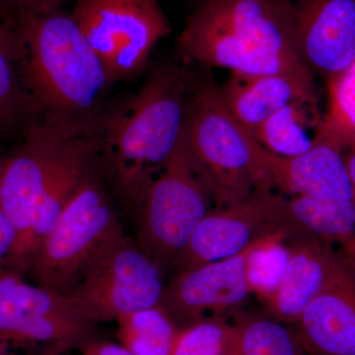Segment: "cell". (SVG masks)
Instances as JSON below:
<instances>
[{"instance_id":"1","label":"cell","mask_w":355,"mask_h":355,"mask_svg":"<svg viewBox=\"0 0 355 355\" xmlns=\"http://www.w3.org/2000/svg\"><path fill=\"white\" fill-rule=\"evenodd\" d=\"M101 171L94 130L35 119L22 142L4 159L0 209L17 232L9 261L28 272L44 238L89 178Z\"/></svg>"},{"instance_id":"2","label":"cell","mask_w":355,"mask_h":355,"mask_svg":"<svg viewBox=\"0 0 355 355\" xmlns=\"http://www.w3.org/2000/svg\"><path fill=\"white\" fill-rule=\"evenodd\" d=\"M190 90L188 71L158 67L137 93L108 105L96 123L100 169L121 205L137 216L182 139Z\"/></svg>"},{"instance_id":"3","label":"cell","mask_w":355,"mask_h":355,"mask_svg":"<svg viewBox=\"0 0 355 355\" xmlns=\"http://www.w3.org/2000/svg\"><path fill=\"white\" fill-rule=\"evenodd\" d=\"M23 46V85L37 119L94 128L113 83L70 14L62 9L15 17Z\"/></svg>"},{"instance_id":"4","label":"cell","mask_w":355,"mask_h":355,"mask_svg":"<svg viewBox=\"0 0 355 355\" xmlns=\"http://www.w3.org/2000/svg\"><path fill=\"white\" fill-rule=\"evenodd\" d=\"M177 51L207 69L314 76L296 55L272 0H202L178 37Z\"/></svg>"},{"instance_id":"5","label":"cell","mask_w":355,"mask_h":355,"mask_svg":"<svg viewBox=\"0 0 355 355\" xmlns=\"http://www.w3.org/2000/svg\"><path fill=\"white\" fill-rule=\"evenodd\" d=\"M183 135L209 178L216 207L257 191H275L263 153L251 132L229 111L211 74H191Z\"/></svg>"},{"instance_id":"6","label":"cell","mask_w":355,"mask_h":355,"mask_svg":"<svg viewBox=\"0 0 355 355\" xmlns=\"http://www.w3.org/2000/svg\"><path fill=\"white\" fill-rule=\"evenodd\" d=\"M212 200L211 182L182 135L164 169L149 186L137 216L135 243L163 277L211 210Z\"/></svg>"},{"instance_id":"7","label":"cell","mask_w":355,"mask_h":355,"mask_svg":"<svg viewBox=\"0 0 355 355\" xmlns=\"http://www.w3.org/2000/svg\"><path fill=\"white\" fill-rule=\"evenodd\" d=\"M121 232L123 228L98 172L65 205L28 272L38 286L67 295L97 250Z\"/></svg>"},{"instance_id":"8","label":"cell","mask_w":355,"mask_h":355,"mask_svg":"<svg viewBox=\"0 0 355 355\" xmlns=\"http://www.w3.org/2000/svg\"><path fill=\"white\" fill-rule=\"evenodd\" d=\"M162 279L155 263L121 232L97 250L65 296L91 323L116 321L159 306Z\"/></svg>"},{"instance_id":"9","label":"cell","mask_w":355,"mask_h":355,"mask_svg":"<svg viewBox=\"0 0 355 355\" xmlns=\"http://www.w3.org/2000/svg\"><path fill=\"white\" fill-rule=\"evenodd\" d=\"M114 84L137 78L172 32L157 0H77L70 13Z\"/></svg>"},{"instance_id":"10","label":"cell","mask_w":355,"mask_h":355,"mask_svg":"<svg viewBox=\"0 0 355 355\" xmlns=\"http://www.w3.org/2000/svg\"><path fill=\"white\" fill-rule=\"evenodd\" d=\"M286 198L273 191H257L238 202L210 210L198 223L173 270L184 272L241 253L263 238L287 233Z\"/></svg>"},{"instance_id":"11","label":"cell","mask_w":355,"mask_h":355,"mask_svg":"<svg viewBox=\"0 0 355 355\" xmlns=\"http://www.w3.org/2000/svg\"><path fill=\"white\" fill-rule=\"evenodd\" d=\"M91 324L64 294L28 284L9 268L0 272V338L64 350L86 343Z\"/></svg>"},{"instance_id":"12","label":"cell","mask_w":355,"mask_h":355,"mask_svg":"<svg viewBox=\"0 0 355 355\" xmlns=\"http://www.w3.org/2000/svg\"><path fill=\"white\" fill-rule=\"evenodd\" d=\"M293 50L315 77L329 78L355 60V0H272Z\"/></svg>"},{"instance_id":"13","label":"cell","mask_w":355,"mask_h":355,"mask_svg":"<svg viewBox=\"0 0 355 355\" xmlns=\"http://www.w3.org/2000/svg\"><path fill=\"white\" fill-rule=\"evenodd\" d=\"M263 239L230 258L176 273L164 286L159 306L174 323L187 326L239 307L251 294L248 257Z\"/></svg>"},{"instance_id":"14","label":"cell","mask_w":355,"mask_h":355,"mask_svg":"<svg viewBox=\"0 0 355 355\" xmlns=\"http://www.w3.org/2000/svg\"><path fill=\"white\" fill-rule=\"evenodd\" d=\"M294 324L305 352L355 355V275L343 261Z\"/></svg>"},{"instance_id":"15","label":"cell","mask_w":355,"mask_h":355,"mask_svg":"<svg viewBox=\"0 0 355 355\" xmlns=\"http://www.w3.org/2000/svg\"><path fill=\"white\" fill-rule=\"evenodd\" d=\"M263 159L273 190L282 195L352 200L343 151L328 140L319 137L309 151L294 157H282L265 149Z\"/></svg>"},{"instance_id":"16","label":"cell","mask_w":355,"mask_h":355,"mask_svg":"<svg viewBox=\"0 0 355 355\" xmlns=\"http://www.w3.org/2000/svg\"><path fill=\"white\" fill-rule=\"evenodd\" d=\"M288 260L266 307L279 322L294 324L342 263L331 246L310 238L291 239Z\"/></svg>"},{"instance_id":"17","label":"cell","mask_w":355,"mask_h":355,"mask_svg":"<svg viewBox=\"0 0 355 355\" xmlns=\"http://www.w3.org/2000/svg\"><path fill=\"white\" fill-rule=\"evenodd\" d=\"M315 77L298 74H251L230 72L219 91L229 111L249 132L297 100H318Z\"/></svg>"},{"instance_id":"18","label":"cell","mask_w":355,"mask_h":355,"mask_svg":"<svg viewBox=\"0 0 355 355\" xmlns=\"http://www.w3.org/2000/svg\"><path fill=\"white\" fill-rule=\"evenodd\" d=\"M23 46L15 23L0 7V139L26 132L37 119L36 110L28 94L19 64Z\"/></svg>"},{"instance_id":"19","label":"cell","mask_w":355,"mask_h":355,"mask_svg":"<svg viewBox=\"0 0 355 355\" xmlns=\"http://www.w3.org/2000/svg\"><path fill=\"white\" fill-rule=\"evenodd\" d=\"M286 207L291 239L310 238L331 246L355 235V207L349 198L293 196Z\"/></svg>"},{"instance_id":"20","label":"cell","mask_w":355,"mask_h":355,"mask_svg":"<svg viewBox=\"0 0 355 355\" xmlns=\"http://www.w3.org/2000/svg\"><path fill=\"white\" fill-rule=\"evenodd\" d=\"M323 118L319 100H297L263 121L253 137L268 153L294 157L307 153L316 144Z\"/></svg>"},{"instance_id":"21","label":"cell","mask_w":355,"mask_h":355,"mask_svg":"<svg viewBox=\"0 0 355 355\" xmlns=\"http://www.w3.org/2000/svg\"><path fill=\"white\" fill-rule=\"evenodd\" d=\"M121 345L135 355H170L178 333L160 306L135 311L116 319Z\"/></svg>"},{"instance_id":"22","label":"cell","mask_w":355,"mask_h":355,"mask_svg":"<svg viewBox=\"0 0 355 355\" xmlns=\"http://www.w3.org/2000/svg\"><path fill=\"white\" fill-rule=\"evenodd\" d=\"M328 108L320 137L340 150L355 148V60L327 80Z\"/></svg>"},{"instance_id":"23","label":"cell","mask_w":355,"mask_h":355,"mask_svg":"<svg viewBox=\"0 0 355 355\" xmlns=\"http://www.w3.org/2000/svg\"><path fill=\"white\" fill-rule=\"evenodd\" d=\"M235 355H304L295 331L275 320L250 319L238 324Z\"/></svg>"},{"instance_id":"24","label":"cell","mask_w":355,"mask_h":355,"mask_svg":"<svg viewBox=\"0 0 355 355\" xmlns=\"http://www.w3.org/2000/svg\"><path fill=\"white\" fill-rule=\"evenodd\" d=\"M288 234L268 236L250 252L247 261V279L251 293L268 301L277 291L288 260V248L284 241Z\"/></svg>"},{"instance_id":"25","label":"cell","mask_w":355,"mask_h":355,"mask_svg":"<svg viewBox=\"0 0 355 355\" xmlns=\"http://www.w3.org/2000/svg\"><path fill=\"white\" fill-rule=\"evenodd\" d=\"M239 328L210 318L178 330L170 355H235Z\"/></svg>"},{"instance_id":"26","label":"cell","mask_w":355,"mask_h":355,"mask_svg":"<svg viewBox=\"0 0 355 355\" xmlns=\"http://www.w3.org/2000/svg\"><path fill=\"white\" fill-rule=\"evenodd\" d=\"M17 240V232L0 209V272L8 268L9 261Z\"/></svg>"},{"instance_id":"27","label":"cell","mask_w":355,"mask_h":355,"mask_svg":"<svg viewBox=\"0 0 355 355\" xmlns=\"http://www.w3.org/2000/svg\"><path fill=\"white\" fill-rule=\"evenodd\" d=\"M67 0H9L15 11V17L25 14L49 12L62 9Z\"/></svg>"},{"instance_id":"28","label":"cell","mask_w":355,"mask_h":355,"mask_svg":"<svg viewBox=\"0 0 355 355\" xmlns=\"http://www.w3.org/2000/svg\"><path fill=\"white\" fill-rule=\"evenodd\" d=\"M84 355H135L123 345L111 343H92L86 345Z\"/></svg>"},{"instance_id":"29","label":"cell","mask_w":355,"mask_h":355,"mask_svg":"<svg viewBox=\"0 0 355 355\" xmlns=\"http://www.w3.org/2000/svg\"><path fill=\"white\" fill-rule=\"evenodd\" d=\"M340 250L338 253L340 260L355 275V235L347 242L340 245Z\"/></svg>"},{"instance_id":"30","label":"cell","mask_w":355,"mask_h":355,"mask_svg":"<svg viewBox=\"0 0 355 355\" xmlns=\"http://www.w3.org/2000/svg\"><path fill=\"white\" fill-rule=\"evenodd\" d=\"M343 155L347 173H349L350 184H352V202L355 207V148L347 149L343 151Z\"/></svg>"},{"instance_id":"31","label":"cell","mask_w":355,"mask_h":355,"mask_svg":"<svg viewBox=\"0 0 355 355\" xmlns=\"http://www.w3.org/2000/svg\"><path fill=\"white\" fill-rule=\"evenodd\" d=\"M4 175V159L0 155V193H1L2 181H3Z\"/></svg>"},{"instance_id":"32","label":"cell","mask_w":355,"mask_h":355,"mask_svg":"<svg viewBox=\"0 0 355 355\" xmlns=\"http://www.w3.org/2000/svg\"><path fill=\"white\" fill-rule=\"evenodd\" d=\"M0 7H2V8H3V6H2L1 2H0Z\"/></svg>"}]
</instances>
